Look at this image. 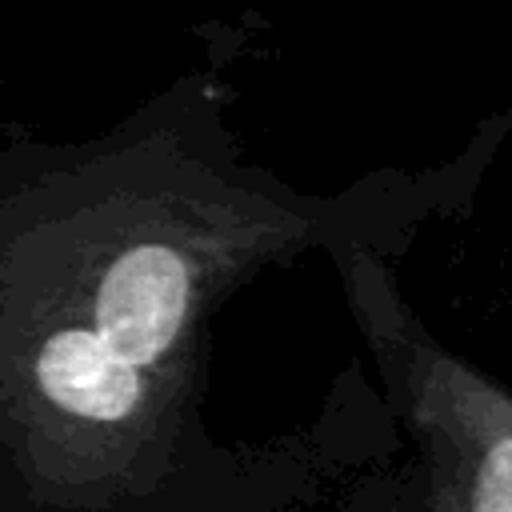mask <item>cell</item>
<instances>
[{
    "label": "cell",
    "mask_w": 512,
    "mask_h": 512,
    "mask_svg": "<svg viewBox=\"0 0 512 512\" xmlns=\"http://www.w3.org/2000/svg\"><path fill=\"white\" fill-rule=\"evenodd\" d=\"M468 512H512V428L484 444L468 488Z\"/></svg>",
    "instance_id": "3"
},
{
    "label": "cell",
    "mask_w": 512,
    "mask_h": 512,
    "mask_svg": "<svg viewBox=\"0 0 512 512\" xmlns=\"http://www.w3.org/2000/svg\"><path fill=\"white\" fill-rule=\"evenodd\" d=\"M36 392L64 416L124 424L144 404V376L100 340L96 324H60L36 348Z\"/></svg>",
    "instance_id": "2"
},
{
    "label": "cell",
    "mask_w": 512,
    "mask_h": 512,
    "mask_svg": "<svg viewBox=\"0 0 512 512\" xmlns=\"http://www.w3.org/2000/svg\"><path fill=\"white\" fill-rule=\"evenodd\" d=\"M192 268L180 248L140 240L108 260L92 296L100 340L136 368H156L184 332Z\"/></svg>",
    "instance_id": "1"
}]
</instances>
